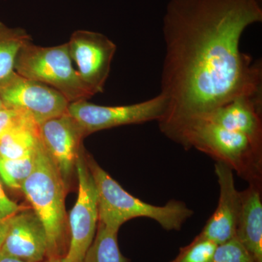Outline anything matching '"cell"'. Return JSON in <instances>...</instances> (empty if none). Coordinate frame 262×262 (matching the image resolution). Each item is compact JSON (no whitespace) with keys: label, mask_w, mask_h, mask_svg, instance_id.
Instances as JSON below:
<instances>
[{"label":"cell","mask_w":262,"mask_h":262,"mask_svg":"<svg viewBox=\"0 0 262 262\" xmlns=\"http://www.w3.org/2000/svg\"><path fill=\"white\" fill-rule=\"evenodd\" d=\"M67 186L40 141L32 173L22 192L42 222L47 235V258H63L68 249V221L65 208Z\"/></svg>","instance_id":"4"},{"label":"cell","mask_w":262,"mask_h":262,"mask_svg":"<svg viewBox=\"0 0 262 262\" xmlns=\"http://www.w3.org/2000/svg\"><path fill=\"white\" fill-rule=\"evenodd\" d=\"M30 41L32 37L25 29L0 21V80L14 72L19 52Z\"/></svg>","instance_id":"16"},{"label":"cell","mask_w":262,"mask_h":262,"mask_svg":"<svg viewBox=\"0 0 262 262\" xmlns=\"http://www.w3.org/2000/svg\"><path fill=\"white\" fill-rule=\"evenodd\" d=\"M214 169L220 186L218 206L198 236L220 245L235 237L241 198L235 187L233 170L222 162H216Z\"/></svg>","instance_id":"11"},{"label":"cell","mask_w":262,"mask_h":262,"mask_svg":"<svg viewBox=\"0 0 262 262\" xmlns=\"http://www.w3.org/2000/svg\"><path fill=\"white\" fill-rule=\"evenodd\" d=\"M0 252L28 262H43L47 258L46 229L34 211H19L8 219Z\"/></svg>","instance_id":"12"},{"label":"cell","mask_w":262,"mask_h":262,"mask_svg":"<svg viewBox=\"0 0 262 262\" xmlns=\"http://www.w3.org/2000/svg\"><path fill=\"white\" fill-rule=\"evenodd\" d=\"M117 234L98 222L94 241L82 262H129L119 248Z\"/></svg>","instance_id":"17"},{"label":"cell","mask_w":262,"mask_h":262,"mask_svg":"<svg viewBox=\"0 0 262 262\" xmlns=\"http://www.w3.org/2000/svg\"><path fill=\"white\" fill-rule=\"evenodd\" d=\"M262 21L259 0H170L163 18L159 125L201 116L244 94L261 93V63L239 49L244 31Z\"/></svg>","instance_id":"1"},{"label":"cell","mask_w":262,"mask_h":262,"mask_svg":"<svg viewBox=\"0 0 262 262\" xmlns=\"http://www.w3.org/2000/svg\"><path fill=\"white\" fill-rule=\"evenodd\" d=\"M6 107L5 106L4 103H3V101H2L1 98H0V110H3V108Z\"/></svg>","instance_id":"26"},{"label":"cell","mask_w":262,"mask_h":262,"mask_svg":"<svg viewBox=\"0 0 262 262\" xmlns=\"http://www.w3.org/2000/svg\"><path fill=\"white\" fill-rule=\"evenodd\" d=\"M88 164L97 191L98 222L110 230L118 232L127 221L142 217L155 220L165 230L179 231L194 214L185 203L177 200L163 206L141 201L125 191L94 160H88Z\"/></svg>","instance_id":"3"},{"label":"cell","mask_w":262,"mask_h":262,"mask_svg":"<svg viewBox=\"0 0 262 262\" xmlns=\"http://www.w3.org/2000/svg\"><path fill=\"white\" fill-rule=\"evenodd\" d=\"M63 258H47L46 261H44L43 262H63Z\"/></svg>","instance_id":"25"},{"label":"cell","mask_w":262,"mask_h":262,"mask_svg":"<svg viewBox=\"0 0 262 262\" xmlns=\"http://www.w3.org/2000/svg\"><path fill=\"white\" fill-rule=\"evenodd\" d=\"M218 245L198 235L187 246L180 248L177 257L170 262H210Z\"/></svg>","instance_id":"19"},{"label":"cell","mask_w":262,"mask_h":262,"mask_svg":"<svg viewBox=\"0 0 262 262\" xmlns=\"http://www.w3.org/2000/svg\"><path fill=\"white\" fill-rule=\"evenodd\" d=\"M73 63L68 43L43 47L30 41L19 52L15 72L56 90L70 103L89 100L94 95L80 78Z\"/></svg>","instance_id":"5"},{"label":"cell","mask_w":262,"mask_h":262,"mask_svg":"<svg viewBox=\"0 0 262 262\" xmlns=\"http://www.w3.org/2000/svg\"><path fill=\"white\" fill-rule=\"evenodd\" d=\"M68 43L70 56L77 72L93 95L103 92L117 46L101 33L76 30Z\"/></svg>","instance_id":"9"},{"label":"cell","mask_w":262,"mask_h":262,"mask_svg":"<svg viewBox=\"0 0 262 262\" xmlns=\"http://www.w3.org/2000/svg\"><path fill=\"white\" fill-rule=\"evenodd\" d=\"M168 100L163 94L142 102L122 106H102L89 100L70 103L67 113L79 124L85 136L122 125L160 121L166 113Z\"/></svg>","instance_id":"6"},{"label":"cell","mask_w":262,"mask_h":262,"mask_svg":"<svg viewBox=\"0 0 262 262\" xmlns=\"http://www.w3.org/2000/svg\"><path fill=\"white\" fill-rule=\"evenodd\" d=\"M8 219L0 218V251L4 244L7 232H8Z\"/></svg>","instance_id":"23"},{"label":"cell","mask_w":262,"mask_h":262,"mask_svg":"<svg viewBox=\"0 0 262 262\" xmlns=\"http://www.w3.org/2000/svg\"><path fill=\"white\" fill-rule=\"evenodd\" d=\"M75 170L78 195L68 220V249L63 262H82L94 241L98 223V194L84 152L79 156Z\"/></svg>","instance_id":"7"},{"label":"cell","mask_w":262,"mask_h":262,"mask_svg":"<svg viewBox=\"0 0 262 262\" xmlns=\"http://www.w3.org/2000/svg\"><path fill=\"white\" fill-rule=\"evenodd\" d=\"M20 211V207L5 194L0 183V218L9 219Z\"/></svg>","instance_id":"21"},{"label":"cell","mask_w":262,"mask_h":262,"mask_svg":"<svg viewBox=\"0 0 262 262\" xmlns=\"http://www.w3.org/2000/svg\"><path fill=\"white\" fill-rule=\"evenodd\" d=\"M235 237L255 262H262V186L248 184L241 192Z\"/></svg>","instance_id":"14"},{"label":"cell","mask_w":262,"mask_h":262,"mask_svg":"<svg viewBox=\"0 0 262 262\" xmlns=\"http://www.w3.org/2000/svg\"><path fill=\"white\" fill-rule=\"evenodd\" d=\"M40 141L39 125L22 113L18 120L0 138V158H27L35 152Z\"/></svg>","instance_id":"15"},{"label":"cell","mask_w":262,"mask_h":262,"mask_svg":"<svg viewBox=\"0 0 262 262\" xmlns=\"http://www.w3.org/2000/svg\"><path fill=\"white\" fill-rule=\"evenodd\" d=\"M22 115L21 112L5 107L0 110V138L10 128Z\"/></svg>","instance_id":"22"},{"label":"cell","mask_w":262,"mask_h":262,"mask_svg":"<svg viewBox=\"0 0 262 262\" xmlns=\"http://www.w3.org/2000/svg\"><path fill=\"white\" fill-rule=\"evenodd\" d=\"M39 134L45 149L67 186L75 172L77 160L83 151V131L67 113L40 124Z\"/></svg>","instance_id":"10"},{"label":"cell","mask_w":262,"mask_h":262,"mask_svg":"<svg viewBox=\"0 0 262 262\" xmlns=\"http://www.w3.org/2000/svg\"><path fill=\"white\" fill-rule=\"evenodd\" d=\"M0 98L7 108L26 114L38 125L64 115L70 103L56 90L15 71L0 80Z\"/></svg>","instance_id":"8"},{"label":"cell","mask_w":262,"mask_h":262,"mask_svg":"<svg viewBox=\"0 0 262 262\" xmlns=\"http://www.w3.org/2000/svg\"><path fill=\"white\" fill-rule=\"evenodd\" d=\"M261 95V93L241 95L198 117L262 144Z\"/></svg>","instance_id":"13"},{"label":"cell","mask_w":262,"mask_h":262,"mask_svg":"<svg viewBox=\"0 0 262 262\" xmlns=\"http://www.w3.org/2000/svg\"><path fill=\"white\" fill-rule=\"evenodd\" d=\"M160 130L185 149L194 148L228 165L248 184L262 186V144L201 117L167 125Z\"/></svg>","instance_id":"2"},{"label":"cell","mask_w":262,"mask_h":262,"mask_svg":"<svg viewBox=\"0 0 262 262\" xmlns=\"http://www.w3.org/2000/svg\"><path fill=\"white\" fill-rule=\"evenodd\" d=\"M34 156L35 152L21 159L0 158V177L5 184L11 189H21L34 168Z\"/></svg>","instance_id":"18"},{"label":"cell","mask_w":262,"mask_h":262,"mask_svg":"<svg viewBox=\"0 0 262 262\" xmlns=\"http://www.w3.org/2000/svg\"><path fill=\"white\" fill-rule=\"evenodd\" d=\"M0 262H28L24 261L14 256H9L8 254L0 252Z\"/></svg>","instance_id":"24"},{"label":"cell","mask_w":262,"mask_h":262,"mask_svg":"<svg viewBox=\"0 0 262 262\" xmlns=\"http://www.w3.org/2000/svg\"><path fill=\"white\" fill-rule=\"evenodd\" d=\"M210 262H255L246 248L234 238L218 245Z\"/></svg>","instance_id":"20"}]
</instances>
